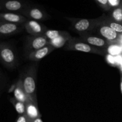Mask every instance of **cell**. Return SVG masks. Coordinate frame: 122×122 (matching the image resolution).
Listing matches in <instances>:
<instances>
[{
    "mask_svg": "<svg viewBox=\"0 0 122 122\" xmlns=\"http://www.w3.org/2000/svg\"><path fill=\"white\" fill-rule=\"evenodd\" d=\"M38 67L36 64L29 66L26 71L20 75L24 90L32 101L38 104L36 94V78Z\"/></svg>",
    "mask_w": 122,
    "mask_h": 122,
    "instance_id": "obj_1",
    "label": "cell"
},
{
    "mask_svg": "<svg viewBox=\"0 0 122 122\" xmlns=\"http://www.w3.org/2000/svg\"><path fill=\"white\" fill-rule=\"evenodd\" d=\"M0 62L10 70L15 69L18 66L16 52L11 44L8 42H0Z\"/></svg>",
    "mask_w": 122,
    "mask_h": 122,
    "instance_id": "obj_2",
    "label": "cell"
},
{
    "mask_svg": "<svg viewBox=\"0 0 122 122\" xmlns=\"http://www.w3.org/2000/svg\"><path fill=\"white\" fill-rule=\"evenodd\" d=\"M64 50L67 51H76L88 53L104 56L106 54V49L98 48L94 47L83 42L80 38L71 37L64 46Z\"/></svg>",
    "mask_w": 122,
    "mask_h": 122,
    "instance_id": "obj_3",
    "label": "cell"
},
{
    "mask_svg": "<svg viewBox=\"0 0 122 122\" xmlns=\"http://www.w3.org/2000/svg\"><path fill=\"white\" fill-rule=\"evenodd\" d=\"M98 21L94 30L91 33L106 39L110 43L119 42L120 35L110 27L102 19V17L97 18Z\"/></svg>",
    "mask_w": 122,
    "mask_h": 122,
    "instance_id": "obj_4",
    "label": "cell"
},
{
    "mask_svg": "<svg viewBox=\"0 0 122 122\" xmlns=\"http://www.w3.org/2000/svg\"><path fill=\"white\" fill-rule=\"evenodd\" d=\"M70 21V29L79 35L83 33H91L96 26L98 19H79L65 17Z\"/></svg>",
    "mask_w": 122,
    "mask_h": 122,
    "instance_id": "obj_5",
    "label": "cell"
},
{
    "mask_svg": "<svg viewBox=\"0 0 122 122\" xmlns=\"http://www.w3.org/2000/svg\"><path fill=\"white\" fill-rule=\"evenodd\" d=\"M49 40L44 35L29 36L26 37L24 44V52L27 56L33 51L48 45Z\"/></svg>",
    "mask_w": 122,
    "mask_h": 122,
    "instance_id": "obj_6",
    "label": "cell"
},
{
    "mask_svg": "<svg viewBox=\"0 0 122 122\" xmlns=\"http://www.w3.org/2000/svg\"><path fill=\"white\" fill-rule=\"evenodd\" d=\"M21 15L28 20L42 21L51 19V16L43 8L35 5H27Z\"/></svg>",
    "mask_w": 122,
    "mask_h": 122,
    "instance_id": "obj_7",
    "label": "cell"
},
{
    "mask_svg": "<svg viewBox=\"0 0 122 122\" xmlns=\"http://www.w3.org/2000/svg\"><path fill=\"white\" fill-rule=\"evenodd\" d=\"M27 4L23 1L19 0H0L1 11L21 14Z\"/></svg>",
    "mask_w": 122,
    "mask_h": 122,
    "instance_id": "obj_8",
    "label": "cell"
},
{
    "mask_svg": "<svg viewBox=\"0 0 122 122\" xmlns=\"http://www.w3.org/2000/svg\"><path fill=\"white\" fill-rule=\"evenodd\" d=\"M80 39L86 44L101 49H106L110 43L106 39L91 33L80 34Z\"/></svg>",
    "mask_w": 122,
    "mask_h": 122,
    "instance_id": "obj_9",
    "label": "cell"
},
{
    "mask_svg": "<svg viewBox=\"0 0 122 122\" xmlns=\"http://www.w3.org/2000/svg\"><path fill=\"white\" fill-rule=\"evenodd\" d=\"M24 29L31 36L44 35L47 27L39 21L27 20L23 24Z\"/></svg>",
    "mask_w": 122,
    "mask_h": 122,
    "instance_id": "obj_10",
    "label": "cell"
},
{
    "mask_svg": "<svg viewBox=\"0 0 122 122\" xmlns=\"http://www.w3.org/2000/svg\"><path fill=\"white\" fill-rule=\"evenodd\" d=\"M24 29L23 25L0 21V36H8L20 33Z\"/></svg>",
    "mask_w": 122,
    "mask_h": 122,
    "instance_id": "obj_11",
    "label": "cell"
},
{
    "mask_svg": "<svg viewBox=\"0 0 122 122\" xmlns=\"http://www.w3.org/2000/svg\"><path fill=\"white\" fill-rule=\"evenodd\" d=\"M28 19L19 13L3 12L0 13V21L23 25Z\"/></svg>",
    "mask_w": 122,
    "mask_h": 122,
    "instance_id": "obj_12",
    "label": "cell"
},
{
    "mask_svg": "<svg viewBox=\"0 0 122 122\" xmlns=\"http://www.w3.org/2000/svg\"><path fill=\"white\" fill-rule=\"evenodd\" d=\"M54 50V48L48 44L42 48L33 51L27 55L26 57L27 60L32 61H39V60L50 54Z\"/></svg>",
    "mask_w": 122,
    "mask_h": 122,
    "instance_id": "obj_13",
    "label": "cell"
},
{
    "mask_svg": "<svg viewBox=\"0 0 122 122\" xmlns=\"http://www.w3.org/2000/svg\"><path fill=\"white\" fill-rule=\"evenodd\" d=\"M14 98L17 101L26 103L30 99L24 90L23 83L20 78L17 81L14 89Z\"/></svg>",
    "mask_w": 122,
    "mask_h": 122,
    "instance_id": "obj_14",
    "label": "cell"
},
{
    "mask_svg": "<svg viewBox=\"0 0 122 122\" xmlns=\"http://www.w3.org/2000/svg\"><path fill=\"white\" fill-rule=\"evenodd\" d=\"M26 104V116L30 119L41 118V114L38 107V104L29 100Z\"/></svg>",
    "mask_w": 122,
    "mask_h": 122,
    "instance_id": "obj_15",
    "label": "cell"
},
{
    "mask_svg": "<svg viewBox=\"0 0 122 122\" xmlns=\"http://www.w3.org/2000/svg\"><path fill=\"white\" fill-rule=\"evenodd\" d=\"M71 38V35L69 34V32H66L64 34L60 36L58 38L49 41L48 44L51 45L55 49L60 48L65 45Z\"/></svg>",
    "mask_w": 122,
    "mask_h": 122,
    "instance_id": "obj_16",
    "label": "cell"
},
{
    "mask_svg": "<svg viewBox=\"0 0 122 122\" xmlns=\"http://www.w3.org/2000/svg\"><path fill=\"white\" fill-rule=\"evenodd\" d=\"M102 19L104 21V22L109 26L110 27L114 30L115 32L119 33L120 35H122V24L118 23L117 21H114L113 19L110 18L106 14H102L101 15Z\"/></svg>",
    "mask_w": 122,
    "mask_h": 122,
    "instance_id": "obj_17",
    "label": "cell"
},
{
    "mask_svg": "<svg viewBox=\"0 0 122 122\" xmlns=\"http://www.w3.org/2000/svg\"><path fill=\"white\" fill-rule=\"evenodd\" d=\"M10 102L13 104L15 111L19 115L26 114V104L15 100L14 97L10 98Z\"/></svg>",
    "mask_w": 122,
    "mask_h": 122,
    "instance_id": "obj_18",
    "label": "cell"
},
{
    "mask_svg": "<svg viewBox=\"0 0 122 122\" xmlns=\"http://www.w3.org/2000/svg\"><path fill=\"white\" fill-rule=\"evenodd\" d=\"M107 15L114 21L122 24V6L112 10Z\"/></svg>",
    "mask_w": 122,
    "mask_h": 122,
    "instance_id": "obj_19",
    "label": "cell"
},
{
    "mask_svg": "<svg viewBox=\"0 0 122 122\" xmlns=\"http://www.w3.org/2000/svg\"><path fill=\"white\" fill-rule=\"evenodd\" d=\"M65 32L66 31H60L57 30H51L48 29L45 32L44 35L45 36L49 41H50L58 38L60 36L64 34Z\"/></svg>",
    "mask_w": 122,
    "mask_h": 122,
    "instance_id": "obj_20",
    "label": "cell"
},
{
    "mask_svg": "<svg viewBox=\"0 0 122 122\" xmlns=\"http://www.w3.org/2000/svg\"><path fill=\"white\" fill-rule=\"evenodd\" d=\"M95 2L102 10L107 12L111 11V8L108 3V0H95Z\"/></svg>",
    "mask_w": 122,
    "mask_h": 122,
    "instance_id": "obj_21",
    "label": "cell"
},
{
    "mask_svg": "<svg viewBox=\"0 0 122 122\" xmlns=\"http://www.w3.org/2000/svg\"><path fill=\"white\" fill-rule=\"evenodd\" d=\"M111 10L122 6V0H108Z\"/></svg>",
    "mask_w": 122,
    "mask_h": 122,
    "instance_id": "obj_22",
    "label": "cell"
},
{
    "mask_svg": "<svg viewBox=\"0 0 122 122\" xmlns=\"http://www.w3.org/2000/svg\"><path fill=\"white\" fill-rule=\"evenodd\" d=\"M6 83V80L5 77L3 73L1 71V69H0V96H1V94L2 93L4 89Z\"/></svg>",
    "mask_w": 122,
    "mask_h": 122,
    "instance_id": "obj_23",
    "label": "cell"
},
{
    "mask_svg": "<svg viewBox=\"0 0 122 122\" xmlns=\"http://www.w3.org/2000/svg\"><path fill=\"white\" fill-rule=\"evenodd\" d=\"M14 122H30V119L25 115H19Z\"/></svg>",
    "mask_w": 122,
    "mask_h": 122,
    "instance_id": "obj_24",
    "label": "cell"
},
{
    "mask_svg": "<svg viewBox=\"0 0 122 122\" xmlns=\"http://www.w3.org/2000/svg\"><path fill=\"white\" fill-rule=\"evenodd\" d=\"M30 122H43L41 118H37L33 120H30Z\"/></svg>",
    "mask_w": 122,
    "mask_h": 122,
    "instance_id": "obj_25",
    "label": "cell"
},
{
    "mask_svg": "<svg viewBox=\"0 0 122 122\" xmlns=\"http://www.w3.org/2000/svg\"><path fill=\"white\" fill-rule=\"evenodd\" d=\"M120 91H121L122 94V75H121V77H120Z\"/></svg>",
    "mask_w": 122,
    "mask_h": 122,
    "instance_id": "obj_26",
    "label": "cell"
},
{
    "mask_svg": "<svg viewBox=\"0 0 122 122\" xmlns=\"http://www.w3.org/2000/svg\"><path fill=\"white\" fill-rule=\"evenodd\" d=\"M119 42L122 43V35H120V39H119Z\"/></svg>",
    "mask_w": 122,
    "mask_h": 122,
    "instance_id": "obj_27",
    "label": "cell"
},
{
    "mask_svg": "<svg viewBox=\"0 0 122 122\" xmlns=\"http://www.w3.org/2000/svg\"><path fill=\"white\" fill-rule=\"evenodd\" d=\"M0 11H1V6H0Z\"/></svg>",
    "mask_w": 122,
    "mask_h": 122,
    "instance_id": "obj_28",
    "label": "cell"
}]
</instances>
